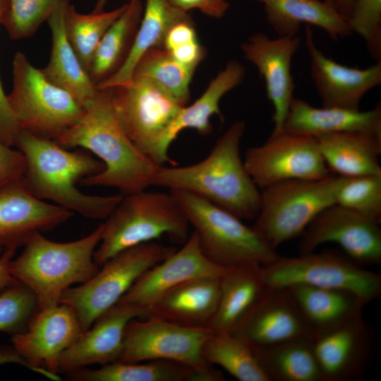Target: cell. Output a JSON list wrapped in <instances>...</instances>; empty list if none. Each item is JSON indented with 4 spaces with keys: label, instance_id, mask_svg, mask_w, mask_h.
<instances>
[{
    "label": "cell",
    "instance_id": "obj_1",
    "mask_svg": "<svg viewBox=\"0 0 381 381\" xmlns=\"http://www.w3.org/2000/svg\"><path fill=\"white\" fill-rule=\"evenodd\" d=\"M15 147L23 155V182L36 198L91 219H106L123 195H92L76 183L102 172L104 163L89 151H70L52 139L20 130Z\"/></svg>",
    "mask_w": 381,
    "mask_h": 381
},
{
    "label": "cell",
    "instance_id": "obj_2",
    "mask_svg": "<svg viewBox=\"0 0 381 381\" xmlns=\"http://www.w3.org/2000/svg\"><path fill=\"white\" fill-rule=\"evenodd\" d=\"M83 109L80 118L54 140L66 149L84 148L104 163L102 172L80 182L115 188L123 195L146 190L159 166L128 137L114 114L107 89L99 90Z\"/></svg>",
    "mask_w": 381,
    "mask_h": 381
},
{
    "label": "cell",
    "instance_id": "obj_3",
    "mask_svg": "<svg viewBox=\"0 0 381 381\" xmlns=\"http://www.w3.org/2000/svg\"><path fill=\"white\" fill-rule=\"evenodd\" d=\"M245 128L243 121L233 123L209 155L198 163L180 167L159 166L151 186L190 193L241 220H254L260 210L261 192L240 155Z\"/></svg>",
    "mask_w": 381,
    "mask_h": 381
},
{
    "label": "cell",
    "instance_id": "obj_4",
    "mask_svg": "<svg viewBox=\"0 0 381 381\" xmlns=\"http://www.w3.org/2000/svg\"><path fill=\"white\" fill-rule=\"evenodd\" d=\"M104 224L90 234L70 242H56L35 233L21 254L9 262V272L35 294L39 309L56 306L64 292L92 277L99 267L94 261Z\"/></svg>",
    "mask_w": 381,
    "mask_h": 381
},
{
    "label": "cell",
    "instance_id": "obj_5",
    "mask_svg": "<svg viewBox=\"0 0 381 381\" xmlns=\"http://www.w3.org/2000/svg\"><path fill=\"white\" fill-rule=\"evenodd\" d=\"M94 253L100 267L117 253L164 235L177 243L188 238L189 222L175 195L146 190L123 195L106 218Z\"/></svg>",
    "mask_w": 381,
    "mask_h": 381
},
{
    "label": "cell",
    "instance_id": "obj_6",
    "mask_svg": "<svg viewBox=\"0 0 381 381\" xmlns=\"http://www.w3.org/2000/svg\"><path fill=\"white\" fill-rule=\"evenodd\" d=\"M196 232L200 248L212 262L231 267L265 265L279 255L255 231L233 214L188 192L171 190Z\"/></svg>",
    "mask_w": 381,
    "mask_h": 381
},
{
    "label": "cell",
    "instance_id": "obj_7",
    "mask_svg": "<svg viewBox=\"0 0 381 381\" xmlns=\"http://www.w3.org/2000/svg\"><path fill=\"white\" fill-rule=\"evenodd\" d=\"M108 90L111 107L133 144L155 164L171 162L166 135L183 106L152 80L133 75Z\"/></svg>",
    "mask_w": 381,
    "mask_h": 381
},
{
    "label": "cell",
    "instance_id": "obj_8",
    "mask_svg": "<svg viewBox=\"0 0 381 381\" xmlns=\"http://www.w3.org/2000/svg\"><path fill=\"white\" fill-rule=\"evenodd\" d=\"M337 175L318 180L290 179L261 189L259 212L252 226L273 249L301 236L322 211L335 204Z\"/></svg>",
    "mask_w": 381,
    "mask_h": 381
},
{
    "label": "cell",
    "instance_id": "obj_9",
    "mask_svg": "<svg viewBox=\"0 0 381 381\" xmlns=\"http://www.w3.org/2000/svg\"><path fill=\"white\" fill-rule=\"evenodd\" d=\"M12 84L6 98L21 130L54 140L83 113L68 92L50 83L21 52L13 59Z\"/></svg>",
    "mask_w": 381,
    "mask_h": 381
},
{
    "label": "cell",
    "instance_id": "obj_10",
    "mask_svg": "<svg viewBox=\"0 0 381 381\" xmlns=\"http://www.w3.org/2000/svg\"><path fill=\"white\" fill-rule=\"evenodd\" d=\"M175 250L155 241L123 250L103 263L89 280L66 290L59 303L73 308L84 332L101 314L114 306L145 271Z\"/></svg>",
    "mask_w": 381,
    "mask_h": 381
},
{
    "label": "cell",
    "instance_id": "obj_11",
    "mask_svg": "<svg viewBox=\"0 0 381 381\" xmlns=\"http://www.w3.org/2000/svg\"><path fill=\"white\" fill-rule=\"evenodd\" d=\"M266 286L303 284L351 291L367 303L381 294V275L366 270L348 256L331 252L279 257L262 266Z\"/></svg>",
    "mask_w": 381,
    "mask_h": 381
},
{
    "label": "cell",
    "instance_id": "obj_12",
    "mask_svg": "<svg viewBox=\"0 0 381 381\" xmlns=\"http://www.w3.org/2000/svg\"><path fill=\"white\" fill-rule=\"evenodd\" d=\"M212 332L209 327L183 326L157 317L133 318L126 327L118 361L167 360L205 370L213 365L204 360L202 349Z\"/></svg>",
    "mask_w": 381,
    "mask_h": 381
},
{
    "label": "cell",
    "instance_id": "obj_13",
    "mask_svg": "<svg viewBox=\"0 0 381 381\" xmlns=\"http://www.w3.org/2000/svg\"><path fill=\"white\" fill-rule=\"evenodd\" d=\"M243 162L260 189L282 181L318 180L331 174L315 137L285 131L271 134L261 145L249 148Z\"/></svg>",
    "mask_w": 381,
    "mask_h": 381
},
{
    "label": "cell",
    "instance_id": "obj_14",
    "mask_svg": "<svg viewBox=\"0 0 381 381\" xmlns=\"http://www.w3.org/2000/svg\"><path fill=\"white\" fill-rule=\"evenodd\" d=\"M377 222L337 204L318 214L303 232L300 254L325 243L338 244L347 256L364 266L381 262V229Z\"/></svg>",
    "mask_w": 381,
    "mask_h": 381
},
{
    "label": "cell",
    "instance_id": "obj_15",
    "mask_svg": "<svg viewBox=\"0 0 381 381\" xmlns=\"http://www.w3.org/2000/svg\"><path fill=\"white\" fill-rule=\"evenodd\" d=\"M82 333L73 308L59 303L39 309L25 331L11 336V343L32 371L60 380L57 373L59 356Z\"/></svg>",
    "mask_w": 381,
    "mask_h": 381
},
{
    "label": "cell",
    "instance_id": "obj_16",
    "mask_svg": "<svg viewBox=\"0 0 381 381\" xmlns=\"http://www.w3.org/2000/svg\"><path fill=\"white\" fill-rule=\"evenodd\" d=\"M229 267L219 265L205 255L193 231L179 250L145 271L117 303L147 310L180 284L199 277H222Z\"/></svg>",
    "mask_w": 381,
    "mask_h": 381
},
{
    "label": "cell",
    "instance_id": "obj_17",
    "mask_svg": "<svg viewBox=\"0 0 381 381\" xmlns=\"http://www.w3.org/2000/svg\"><path fill=\"white\" fill-rule=\"evenodd\" d=\"M301 43L298 35L272 39L266 34L257 32L241 44L245 58L258 68L265 82L267 96L274 107L271 134L283 131L295 88L291 61Z\"/></svg>",
    "mask_w": 381,
    "mask_h": 381
},
{
    "label": "cell",
    "instance_id": "obj_18",
    "mask_svg": "<svg viewBox=\"0 0 381 381\" xmlns=\"http://www.w3.org/2000/svg\"><path fill=\"white\" fill-rule=\"evenodd\" d=\"M310 73L322 107L359 109L364 95L381 83V61L366 68L349 67L326 56L315 43L311 27L305 28Z\"/></svg>",
    "mask_w": 381,
    "mask_h": 381
},
{
    "label": "cell",
    "instance_id": "obj_19",
    "mask_svg": "<svg viewBox=\"0 0 381 381\" xmlns=\"http://www.w3.org/2000/svg\"><path fill=\"white\" fill-rule=\"evenodd\" d=\"M233 334L253 349L293 340L313 339L287 289L269 286H266Z\"/></svg>",
    "mask_w": 381,
    "mask_h": 381
},
{
    "label": "cell",
    "instance_id": "obj_20",
    "mask_svg": "<svg viewBox=\"0 0 381 381\" xmlns=\"http://www.w3.org/2000/svg\"><path fill=\"white\" fill-rule=\"evenodd\" d=\"M73 213L34 196L23 179L0 190V255L24 246L37 232L52 230Z\"/></svg>",
    "mask_w": 381,
    "mask_h": 381
},
{
    "label": "cell",
    "instance_id": "obj_21",
    "mask_svg": "<svg viewBox=\"0 0 381 381\" xmlns=\"http://www.w3.org/2000/svg\"><path fill=\"white\" fill-rule=\"evenodd\" d=\"M147 314L142 307L116 303L61 353L57 373L68 374L91 365L118 361L127 324L133 318H145Z\"/></svg>",
    "mask_w": 381,
    "mask_h": 381
},
{
    "label": "cell",
    "instance_id": "obj_22",
    "mask_svg": "<svg viewBox=\"0 0 381 381\" xmlns=\"http://www.w3.org/2000/svg\"><path fill=\"white\" fill-rule=\"evenodd\" d=\"M373 338L361 317L313 339L322 381H348L361 377L369 360Z\"/></svg>",
    "mask_w": 381,
    "mask_h": 381
},
{
    "label": "cell",
    "instance_id": "obj_23",
    "mask_svg": "<svg viewBox=\"0 0 381 381\" xmlns=\"http://www.w3.org/2000/svg\"><path fill=\"white\" fill-rule=\"evenodd\" d=\"M283 131L317 137L339 132H361L381 137V105L368 111L340 107H315L294 97L286 114Z\"/></svg>",
    "mask_w": 381,
    "mask_h": 381
},
{
    "label": "cell",
    "instance_id": "obj_24",
    "mask_svg": "<svg viewBox=\"0 0 381 381\" xmlns=\"http://www.w3.org/2000/svg\"><path fill=\"white\" fill-rule=\"evenodd\" d=\"M287 289L313 339L362 316L367 303L343 289L303 284Z\"/></svg>",
    "mask_w": 381,
    "mask_h": 381
},
{
    "label": "cell",
    "instance_id": "obj_25",
    "mask_svg": "<svg viewBox=\"0 0 381 381\" xmlns=\"http://www.w3.org/2000/svg\"><path fill=\"white\" fill-rule=\"evenodd\" d=\"M221 277L188 280L162 296L147 310L157 317L188 327H209L216 312Z\"/></svg>",
    "mask_w": 381,
    "mask_h": 381
},
{
    "label": "cell",
    "instance_id": "obj_26",
    "mask_svg": "<svg viewBox=\"0 0 381 381\" xmlns=\"http://www.w3.org/2000/svg\"><path fill=\"white\" fill-rule=\"evenodd\" d=\"M277 36L298 35L302 25L322 29L333 40L352 35L348 18L320 0H256Z\"/></svg>",
    "mask_w": 381,
    "mask_h": 381
},
{
    "label": "cell",
    "instance_id": "obj_27",
    "mask_svg": "<svg viewBox=\"0 0 381 381\" xmlns=\"http://www.w3.org/2000/svg\"><path fill=\"white\" fill-rule=\"evenodd\" d=\"M265 288L262 265L229 267L220 279L217 308L209 327L214 333L233 334Z\"/></svg>",
    "mask_w": 381,
    "mask_h": 381
},
{
    "label": "cell",
    "instance_id": "obj_28",
    "mask_svg": "<svg viewBox=\"0 0 381 381\" xmlns=\"http://www.w3.org/2000/svg\"><path fill=\"white\" fill-rule=\"evenodd\" d=\"M68 4H61L47 20L52 33L51 54L48 64L40 70L50 83L68 92L85 108L97 96L99 90L66 38L64 13Z\"/></svg>",
    "mask_w": 381,
    "mask_h": 381
},
{
    "label": "cell",
    "instance_id": "obj_29",
    "mask_svg": "<svg viewBox=\"0 0 381 381\" xmlns=\"http://www.w3.org/2000/svg\"><path fill=\"white\" fill-rule=\"evenodd\" d=\"M330 173L339 176L381 175V137L339 132L315 137Z\"/></svg>",
    "mask_w": 381,
    "mask_h": 381
},
{
    "label": "cell",
    "instance_id": "obj_30",
    "mask_svg": "<svg viewBox=\"0 0 381 381\" xmlns=\"http://www.w3.org/2000/svg\"><path fill=\"white\" fill-rule=\"evenodd\" d=\"M126 7L101 39L88 74L97 87L115 75L124 66L133 49L141 22L140 0H128Z\"/></svg>",
    "mask_w": 381,
    "mask_h": 381
},
{
    "label": "cell",
    "instance_id": "obj_31",
    "mask_svg": "<svg viewBox=\"0 0 381 381\" xmlns=\"http://www.w3.org/2000/svg\"><path fill=\"white\" fill-rule=\"evenodd\" d=\"M245 74V67L240 62L236 60L229 61L195 102L182 107L166 135L167 147L169 148L179 133L186 128L195 129L202 135L210 134L212 129L210 123L212 116L217 114L222 118L219 109L222 97L241 84Z\"/></svg>",
    "mask_w": 381,
    "mask_h": 381
},
{
    "label": "cell",
    "instance_id": "obj_32",
    "mask_svg": "<svg viewBox=\"0 0 381 381\" xmlns=\"http://www.w3.org/2000/svg\"><path fill=\"white\" fill-rule=\"evenodd\" d=\"M188 12L172 6L168 0H146L145 11L138 28L135 41L122 68L112 78L99 85L103 90L128 83L140 58L148 49L162 47L168 30L175 23L190 19Z\"/></svg>",
    "mask_w": 381,
    "mask_h": 381
},
{
    "label": "cell",
    "instance_id": "obj_33",
    "mask_svg": "<svg viewBox=\"0 0 381 381\" xmlns=\"http://www.w3.org/2000/svg\"><path fill=\"white\" fill-rule=\"evenodd\" d=\"M202 373L176 361L151 360L84 368L68 373V377L75 381H202Z\"/></svg>",
    "mask_w": 381,
    "mask_h": 381
},
{
    "label": "cell",
    "instance_id": "obj_34",
    "mask_svg": "<svg viewBox=\"0 0 381 381\" xmlns=\"http://www.w3.org/2000/svg\"><path fill=\"white\" fill-rule=\"evenodd\" d=\"M253 349L269 381H322L313 339Z\"/></svg>",
    "mask_w": 381,
    "mask_h": 381
},
{
    "label": "cell",
    "instance_id": "obj_35",
    "mask_svg": "<svg viewBox=\"0 0 381 381\" xmlns=\"http://www.w3.org/2000/svg\"><path fill=\"white\" fill-rule=\"evenodd\" d=\"M202 355L240 381H269L253 347L234 334L212 332L205 341Z\"/></svg>",
    "mask_w": 381,
    "mask_h": 381
},
{
    "label": "cell",
    "instance_id": "obj_36",
    "mask_svg": "<svg viewBox=\"0 0 381 381\" xmlns=\"http://www.w3.org/2000/svg\"><path fill=\"white\" fill-rule=\"evenodd\" d=\"M126 7V4L110 11L84 14L78 12L71 3L66 5L64 13L65 34L87 73L101 39Z\"/></svg>",
    "mask_w": 381,
    "mask_h": 381
},
{
    "label": "cell",
    "instance_id": "obj_37",
    "mask_svg": "<svg viewBox=\"0 0 381 381\" xmlns=\"http://www.w3.org/2000/svg\"><path fill=\"white\" fill-rule=\"evenodd\" d=\"M194 71L178 62L164 48L154 47L140 58L132 77L152 80L184 107L190 99L189 87Z\"/></svg>",
    "mask_w": 381,
    "mask_h": 381
},
{
    "label": "cell",
    "instance_id": "obj_38",
    "mask_svg": "<svg viewBox=\"0 0 381 381\" xmlns=\"http://www.w3.org/2000/svg\"><path fill=\"white\" fill-rule=\"evenodd\" d=\"M335 204L380 223L381 175L337 176Z\"/></svg>",
    "mask_w": 381,
    "mask_h": 381
},
{
    "label": "cell",
    "instance_id": "obj_39",
    "mask_svg": "<svg viewBox=\"0 0 381 381\" xmlns=\"http://www.w3.org/2000/svg\"><path fill=\"white\" fill-rule=\"evenodd\" d=\"M71 1L8 0L1 25L11 40L32 37L61 4L71 3Z\"/></svg>",
    "mask_w": 381,
    "mask_h": 381
},
{
    "label": "cell",
    "instance_id": "obj_40",
    "mask_svg": "<svg viewBox=\"0 0 381 381\" xmlns=\"http://www.w3.org/2000/svg\"><path fill=\"white\" fill-rule=\"evenodd\" d=\"M38 310L33 292L16 279L0 291V332L12 336L25 331Z\"/></svg>",
    "mask_w": 381,
    "mask_h": 381
},
{
    "label": "cell",
    "instance_id": "obj_41",
    "mask_svg": "<svg viewBox=\"0 0 381 381\" xmlns=\"http://www.w3.org/2000/svg\"><path fill=\"white\" fill-rule=\"evenodd\" d=\"M348 20L352 32L364 39L371 58L381 61V0H354Z\"/></svg>",
    "mask_w": 381,
    "mask_h": 381
},
{
    "label": "cell",
    "instance_id": "obj_42",
    "mask_svg": "<svg viewBox=\"0 0 381 381\" xmlns=\"http://www.w3.org/2000/svg\"><path fill=\"white\" fill-rule=\"evenodd\" d=\"M25 161L18 149L0 140V190L23 179Z\"/></svg>",
    "mask_w": 381,
    "mask_h": 381
},
{
    "label": "cell",
    "instance_id": "obj_43",
    "mask_svg": "<svg viewBox=\"0 0 381 381\" xmlns=\"http://www.w3.org/2000/svg\"><path fill=\"white\" fill-rule=\"evenodd\" d=\"M8 0H0V25L6 11ZM17 121L8 106L0 79V140L6 145L15 147L17 135L20 131Z\"/></svg>",
    "mask_w": 381,
    "mask_h": 381
},
{
    "label": "cell",
    "instance_id": "obj_44",
    "mask_svg": "<svg viewBox=\"0 0 381 381\" xmlns=\"http://www.w3.org/2000/svg\"><path fill=\"white\" fill-rule=\"evenodd\" d=\"M198 40L194 23L191 18L174 24L167 32L162 48L167 51Z\"/></svg>",
    "mask_w": 381,
    "mask_h": 381
},
{
    "label": "cell",
    "instance_id": "obj_45",
    "mask_svg": "<svg viewBox=\"0 0 381 381\" xmlns=\"http://www.w3.org/2000/svg\"><path fill=\"white\" fill-rule=\"evenodd\" d=\"M174 7L188 12L198 9L202 13L212 18H220L227 11L229 4L226 0H168Z\"/></svg>",
    "mask_w": 381,
    "mask_h": 381
},
{
    "label": "cell",
    "instance_id": "obj_46",
    "mask_svg": "<svg viewBox=\"0 0 381 381\" xmlns=\"http://www.w3.org/2000/svg\"><path fill=\"white\" fill-rule=\"evenodd\" d=\"M178 62L184 66L195 70L203 59L205 52L198 40L186 43L168 51Z\"/></svg>",
    "mask_w": 381,
    "mask_h": 381
},
{
    "label": "cell",
    "instance_id": "obj_47",
    "mask_svg": "<svg viewBox=\"0 0 381 381\" xmlns=\"http://www.w3.org/2000/svg\"><path fill=\"white\" fill-rule=\"evenodd\" d=\"M15 253L16 250H7L0 255V291L16 280L9 272V262Z\"/></svg>",
    "mask_w": 381,
    "mask_h": 381
},
{
    "label": "cell",
    "instance_id": "obj_48",
    "mask_svg": "<svg viewBox=\"0 0 381 381\" xmlns=\"http://www.w3.org/2000/svg\"><path fill=\"white\" fill-rule=\"evenodd\" d=\"M6 363H16L31 370L28 363L20 356L13 344H0V365Z\"/></svg>",
    "mask_w": 381,
    "mask_h": 381
},
{
    "label": "cell",
    "instance_id": "obj_49",
    "mask_svg": "<svg viewBox=\"0 0 381 381\" xmlns=\"http://www.w3.org/2000/svg\"><path fill=\"white\" fill-rule=\"evenodd\" d=\"M332 6L339 13L349 18L354 0H320Z\"/></svg>",
    "mask_w": 381,
    "mask_h": 381
},
{
    "label": "cell",
    "instance_id": "obj_50",
    "mask_svg": "<svg viewBox=\"0 0 381 381\" xmlns=\"http://www.w3.org/2000/svg\"><path fill=\"white\" fill-rule=\"evenodd\" d=\"M107 0H97L92 12L98 13L104 11V8L107 4Z\"/></svg>",
    "mask_w": 381,
    "mask_h": 381
}]
</instances>
